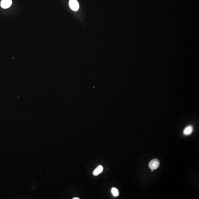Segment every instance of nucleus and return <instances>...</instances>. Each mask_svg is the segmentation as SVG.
<instances>
[{
	"label": "nucleus",
	"mask_w": 199,
	"mask_h": 199,
	"mask_svg": "<svg viewBox=\"0 0 199 199\" xmlns=\"http://www.w3.org/2000/svg\"><path fill=\"white\" fill-rule=\"evenodd\" d=\"M111 192L113 196L115 197H117L119 196V191L117 188H114V187L112 188L111 189Z\"/></svg>",
	"instance_id": "obj_6"
},
{
	"label": "nucleus",
	"mask_w": 199,
	"mask_h": 199,
	"mask_svg": "<svg viewBox=\"0 0 199 199\" xmlns=\"http://www.w3.org/2000/svg\"><path fill=\"white\" fill-rule=\"evenodd\" d=\"M11 0H2L1 2V6L4 8H7L11 6Z\"/></svg>",
	"instance_id": "obj_3"
},
{
	"label": "nucleus",
	"mask_w": 199,
	"mask_h": 199,
	"mask_svg": "<svg viewBox=\"0 0 199 199\" xmlns=\"http://www.w3.org/2000/svg\"><path fill=\"white\" fill-rule=\"evenodd\" d=\"M103 170V168L101 165H99L95 169L93 172V175L95 176H97L102 172Z\"/></svg>",
	"instance_id": "obj_4"
},
{
	"label": "nucleus",
	"mask_w": 199,
	"mask_h": 199,
	"mask_svg": "<svg viewBox=\"0 0 199 199\" xmlns=\"http://www.w3.org/2000/svg\"><path fill=\"white\" fill-rule=\"evenodd\" d=\"M69 4L70 8L75 11H77L79 7V3L76 0H70Z\"/></svg>",
	"instance_id": "obj_2"
},
{
	"label": "nucleus",
	"mask_w": 199,
	"mask_h": 199,
	"mask_svg": "<svg viewBox=\"0 0 199 199\" xmlns=\"http://www.w3.org/2000/svg\"><path fill=\"white\" fill-rule=\"evenodd\" d=\"M160 162L158 159H154L152 160L149 164V167L152 170L157 169L160 166Z\"/></svg>",
	"instance_id": "obj_1"
},
{
	"label": "nucleus",
	"mask_w": 199,
	"mask_h": 199,
	"mask_svg": "<svg viewBox=\"0 0 199 199\" xmlns=\"http://www.w3.org/2000/svg\"><path fill=\"white\" fill-rule=\"evenodd\" d=\"M73 199H80L79 198H74Z\"/></svg>",
	"instance_id": "obj_7"
},
{
	"label": "nucleus",
	"mask_w": 199,
	"mask_h": 199,
	"mask_svg": "<svg viewBox=\"0 0 199 199\" xmlns=\"http://www.w3.org/2000/svg\"><path fill=\"white\" fill-rule=\"evenodd\" d=\"M193 127L192 126H188L184 129L183 133L185 135H189L193 132Z\"/></svg>",
	"instance_id": "obj_5"
}]
</instances>
